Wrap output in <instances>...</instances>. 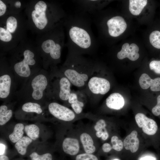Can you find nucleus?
<instances>
[{
	"instance_id": "obj_38",
	"label": "nucleus",
	"mask_w": 160,
	"mask_h": 160,
	"mask_svg": "<svg viewBox=\"0 0 160 160\" xmlns=\"http://www.w3.org/2000/svg\"><path fill=\"white\" fill-rule=\"evenodd\" d=\"M140 160H156V159L151 156H145L141 158Z\"/></svg>"
},
{
	"instance_id": "obj_20",
	"label": "nucleus",
	"mask_w": 160,
	"mask_h": 160,
	"mask_svg": "<svg viewBox=\"0 0 160 160\" xmlns=\"http://www.w3.org/2000/svg\"><path fill=\"white\" fill-rule=\"evenodd\" d=\"M80 147L78 139L74 137L65 138L62 143V148L64 152L71 155L77 154L79 151Z\"/></svg>"
},
{
	"instance_id": "obj_10",
	"label": "nucleus",
	"mask_w": 160,
	"mask_h": 160,
	"mask_svg": "<svg viewBox=\"0 0 160 160\" xmlns=\"http://www.w3.org/2000/svg\"><path fill=\"white\" fill-rule=\"evenodd\" d=\"M49 71L50 73L49 99L67 102L72 91L71 83L57 67Z\"/></svg>"
},
{
	"instance_id": "obj_2",
	"label": "nucleus",
	"mask_w": 160,
	"mask_h": 160,
	"mask_svg": "<svg viewBox=\"0 0 160 160\" xmlns=\"http://www.w3.org/2000/svg\"><path fill=\"white\" fill-rule=\"evenodd\" d=\"M8 53V57L6 59L17 87H21L32 76L43 68L42 60L36 43L26 39Z\"/></svg>"
},
{
	"instance_id": "obj_25",
	"label": "nucleus",
	"mask_w": 160,
	"mask_h": 160,
	"mask_svg": "<svg viewBox=\"0 0 160 160\" xmlns=\"http://www.w3.org/2000/svg\"><path fill=\"white\" fill-rule=\"evenodd\" d=\"M32 142V140L29 137L24 136L16 143L15 147L19 154L24 155L26 153L28 146Z\"/></svg>"
},
{
	"instance_id": "obj_16",
	"label": "nucleus",
	"mask_w": 160,
	"mask_h": 160,
	"mask_svg": "<svg viewBox=\"0 0 160 160\" xmlns=\"http://www.w3.org/2000/svg\"><path fill=\"white\" fill-rule=\"evenodd\" d=\"M77 7V10L90 15L101 10L104 1L97 0H79L73 1Z\"/></svg>"
},
{
	"instance_id": "obj_30",
	"label": "nucleus",
	"mask_w": 160,
	"mask_h": 160,
	"mask_svg": "<svg viewBox=\"0 0 160 160\" xmlns=\"http://www.w3.org/2000/svg\"><path fill=\"white\" fill-rule=\"evenodd\" d=\"M149 39L151 45L155 48L160 49V31L155 30L150 34Z\"/></svg>"
},
{
	"instance_id": "obj_19",
	"label": "nucleus",
	"mask_w": 160,
	"mask_h": 160,
	"mask_svg": "<svg viewBox=\"0 0 160 160\" xmlns=\"http://www.w3.org/2000/svg\"><path fill=\"white\" fill-rule=\"evenodd\" d=\"M125 101L122 96L117 92L111 94L106 99L105 104L109 108L119 110L121 109L124 105Z\"/></svg>"
},
{
	"instance_id": "obj_23",
	"label": "nucleus",
	"mask_w": 160,
	"mask_h": 160,
	"mask_svg": "<svg viewBox=\"0 0 160 160\" xmlns=\"http://www.w3.org/2000/svg\"><path fill=\"white\" fill-rule=\"evenodd\" d=\"M106 124L105 120L103 119L98 120L94 126L96 136L105 140L109 137V134L106 128Z\"/></svg>"
},
{
	"instance_id": "obj_36",
	"label": "nucleus",
	"mask_w": 160,
	"mask_h": 160,
	"mask_svg": "<svg viewBox=\"0 0 160 160\" xmlns=\"http://www.w3.org/2000/svg\"><path fill=\"white\" fill-rule=\"evenodd\" d=\"M112 148V146L108 143H104L102 146L103 151L105 153H108L110 151Z\"/></svg>"
},
{
	"instance_id": "obj_14",
	"label": "nucleus",
	"mask_w": 160,
	"mask_h": 160,
	"mask_svg": "<svg viewBox=\"0 0 160 160\" xmlns=\"http://www.w3.org/2000/svg\"><path fill=\"white\" fill-rule=\"evenodd\" d=\"M26 5L23 1H7L0 0V17L8 15L20 14L23 8L25 9Z\"/></svg>"
},
{
	"instance_id": "obj_32",
	"label": "nucleus",
	"mask_w": 160,
	"mask_h": 160,
	"mask_svg": "<svg viewBox=\"0 0 160 160\" xmlns=\"http://www.w3.org/2000/svg\"><path fill=\"white\" fill-rule=\"evenodd\" d=\"M31 160H52V156L49 153L41 155H39L36 152H33L30 155Z\"/></svg>"
},
{
	"instance_id": "obj_13",
	"label": "nucleus",
	"mask_w": 160,
	"mask_h": 160,
	"mask_svg": "<svg viewBox=\"0 0 160 160\" xmlns=\"http://www.w3.org/2000/svg\"><path fill=\"white\" fill-rule=\"evenodd\" d=\"M88 99L83 90H72L67 102L71 105L76 114H80L83 111L85 104Z\"/></svg>"
},
{
	"instance_id": "obj_34",
	"label": "nucleus",
	"mask_w": 160,
	"mask_h": 160,
	"mask_svg": "<svg viewBox=\"0 0 160 160\" xmlns=\"http://www.w3.org/2000/svg\"><path fill=\"white\" fill-rule=\"evenodd\" d=\"M149 66L150 69L155 73L160 75V60L151 61L149 64Z\"/></svg>"
},
{
	"instance_id": "obj_37",
	"label": "nucleus",
	"mask_w": 160,
	"mask_h": 160,
	"mask_svg": "<svg viewBox=\"0 0 160 160\" xmlns=\"http://www.w3.org/2000/svg\"><path fill=\"white\" fill-rule=\"evenodd\" d=\"M5 149V145L2 144H0V156L3 155L4 154Z\"/></svg>"
},
{
	"instance_id": "obj_11",
	"label": "nucleus",
	"mask_w": 160,
	"mask_h": 160,
	"mask_svg": "<svg viewBox=\"0 0 160 160\" xmlns=\"http://www.w3.org/2000/svg\"><path fill=\"white\" fill-rule=\"evenodd\" d=\"M17 85L13 73L6 58H1L0 68V98L9 100L14 97Z\"/></svg>"
},
{
	"instance_id": "obj_24",
	"label": "nucleus",
	"mask_w": 160,
	"mask_h": 160,
	"mask_svg": "<svg viewBox=\"0 0 160 160\" xmlns=\"http://www.w3.org/2000/svg\"><path fill=\"white\" fill-rule=\"evenodd\" d=\"M147 0H129V9L130 13L134 15H139L147 5Z\"/></svg>"
},
{
	"instance_id": "obj_4",
	"label": "nucleus",
	"mask_w": 160,
	"mask_h": 160,
	"mask_svg": "<svg viewBox=\"0 0 160 160\" xmlns=\"http://www.w3.org/2000/svg\"><path fill=\"white\" fill-rule=\"evenodd\" d=\"M64 30L63 23L47 32L38 35L35 43L45 70L56 68L60 62L62 50L65 45Z\"/></svg>"
},
{
	"instance_id": "obj_12",
	"label": "nucleus",
	"mask_w": 160,
	"mask_h": 160,
	"mask_svg": "<svg viewBox=\"0 0 160 160\" xmlns=\"http://www.w3.org/2000/svg\"><path fill=\"white\" fill-rule=\"evenodd\" d=\"M48 109L52 115L62 121H71L76 116V114L72 110L56 102H50L48 105Z\"/></svg>"
},
{
	"instance_id": "obj_29",
	"label": "nucleus",
	"mask_w": 160,
	"mask_h": 160,
	"mask_svg": "<svg viewBox=\"0 0 160 160\" xmlns=\"http://www.w3.org/2000/svg\"><path fill=\"white\" fill-rule=\"evenodd\" d=\"M24 130L26 134L30 138L35 140L39 137V129L36 125L30 124L26 125Z\"/></svg>"
},
{
	"instance_id": "obj_21",
	"label": "nucleus",
	"mask_w": 160,
	"mask_h": 160,
	"mask_svg": "<svg viewBox=\"0 0 160 160\" xmlns=\"http://www.w3.org/2000/svg\"><path fill=\"white\" fill-rule=\"evenodd\" d=\"M137 136V132L134 130L126 137L123 141L124 146L126 149L130 150L132 153L137 151L139 140Z\"/></svg>"
},
{
	"instance_id": "obj_8",
	"label": "nucleus",
	"mask_w": 160,
	"mask_h": 160,
	"mask_svg": "<svg viewBox=\"0 0 160 160\" xmlns=\"http://www.w3.org/2000/svg\"><path fill=\"white\" fill-rule=\"evenodd\" d=\"M90 15L92 22L97 29L99 39L106 33L111 37H117L123 33L127 28L125 20L120 16H113L106 19L98 12Z\"/></svg>"
},
{
	"instance_id": "obj_27",
	"label": "nucleus",
	"mask_w": 160,
	"mask_h": 160,
	"mask_svg": "<svg viewBox=\"0 0 160 160\" xmlns=\"http://www.w3.org/2000/svg\"><path fill=\"white\" fill-rule=\"evenodd\" d=\"M24 127V125L21 123L15 125L13 132L9 135V139L12 142L16 143L23 137Z\"/></svg>"
},
{
	"instance_id": "obj_5",
	"label": "nucleus",
	"mask_w": 160,
	"mask_h": 160,
	"mask_svg": "<svg viewBox=\"0 0 160 160\" xmlns=\"http://www.w3.org/2000/svg\"><path fill=\"white\" fill-rule=\"evenodd\" d=\"M84 55L68 50L65 61L59 68L72 85L79 90L85 88L98 62Z\"/></svg>"
},
{
	"instance_id": "obj_1",
	"label": "nucleus",
	"mask_w": 160,
	"mask_h": 160,
	"mask_svg": "<svg viewBox=\"0 0 160 160\" xmlns=\"http://www.w3.org/2000/svg\"><path fill=\"white\" fill-rule=\"evenodd\" d=\"M90 15L78 10L67 15L63 22L68 50L84 55L96 53L98 41L92 30Z\"/></svg>"
},
{
	"instance_id": "obj_9",
	"label": "nucleus",
	"mask_w": 160,
	"mask_h": 160,
	"mask_svg": "<svg viewBox=\"0 0 160 160\" xmlns=\"http://www.w3.org/2000/svg\"><path fill=\"white\" fill-rule=\"evenodd\" d=\"M111 87L109 81L102 76L101 65L98 61L85 88L83 90L87 95L88 99L94 102L97 101L100 96L108 93Z\"/></svg>"
},
{
	"instance_id": "obj_39",
	"label": "nucleus",
	"mask_w": 160,
	"mask_h": 160,
	"mask_svg": "<svg viewBox=\"0 0 160 160\" xmlns=\"http://www.w3.org/2000/svg\"><path fill=\"white\" fill-rule=\"evenodd\" d=\"M0 160H9V159L7 156L3 155L0 156Z\"/></svg>"
},
{
	"instance_id": "obj_7",
	"label": "nucleus",
	"mask_w": 160,
	"mask_h": 160,
	"mask_svg": "<svg viewBox=\"0 0 160 160\" xmlns=\"http://www.w3.org/2000/svg\"><path fill=\"white\" fill-rule=\"evenodd\" d=\"M50 73L43 68L30 78L14 97L26 102H39L49 99Z\"/></svg>"
},
{
	"instance_id": "obj_3",
	"label": "nucleus",
	"mask_w": 160,
	"mask_h": 160,
	"mask_svg": "<svg viewBox=\"0 0 160 160\" xmlns=\"http://www.w3.org/2000/svg\"><path fill=\"white\" fill-rule=\"evenodd\" d=\"M25 12L29 29L38 35L47 32L62 23L67 15L59 4L42 0L27 4Z\"/></svg>"
},
{
	"instance_id": "obj_26",
	"label": "nucleus",
	"mask_w": 160,
	"mask_h": 160,
	"mask_svg": "<svg viewBox=\"0 0 160 160\" xmlns=\"http://www.w3.org/2000/svg\"><path fill=\"white\" fill-rule=\"evenodd\" d=\"M23 111L27 113H34L40 114L42 112V109L40 104L37 103L26 102L22 106Z\"/></svg>"
},
{
	"instance_id": "obj_40",
	"label": "nucleus",
	"mask_w": 160,
	"mask_h": 160,
	"mask_svg": "<svg viewBox=\"0 0 160 160\" xmlns=\"http://www.w3.org/2000/svg\"><path fill=\"white\" fill-rule=\"evenodd\" d=\"M113 160H119V159H114Z\"/></svg>"
},
{
	"instance_id": "obj_33",
	"label": "nucleus",
	"mask_w": 160,
	"mask_h": 160,
	"mask_svg": "<svg viewBox=\"0 0 160 160\" xmlns=\"http://www.w3.org/2000/svg\"><path fill=\"white\" fill-rule=\"evenodd\" d=\"M76 160H98L97 157L90 153H85L77 155Z\"/></svg>"
},
{
	"instance_id": "obj_6",
	"label": "nucleus",
	"mask_w": 160,
	"mask_h": 160,
	"mask_svg": "<svg viewBox=\"0 0 160 160\" xmlns=\"http://www.w3.org/2000/svg\"><path fill=\"white\" fill-rule=\"evenodd\" d=\"M0 22V49L4 54L26 39V31L29 28L26 19L20 13L1 17Z\"/></svg>"
},
{
	"instance_id": "obj_22",
	"label": "nucleus",
	"mask_w": 160,
	"mask_h": 160,
	"mask_svg": "<svg viewBox=\"0 0 160 160\" xmlns=\"http://www.w3.org/2000/svg\"><path fill=\"white\" fill-rule=\"evenodd\" d=\"M80 139L86 153L92 154L95 151L96 147L94 145L93 139L89 134L86 132L82 133L80 135Z\"/></svg>"
},
{
	"instance_id": "obj_28",
	"label": "nucleus",
	"mask_w": 160,
	"mask_h": 160,
	"mask_svg": "<svg viewBox=\"0 0 160 160\" xmlns=\"http://www.w3.org/2000/svg\"><path fill=\"white\" fill-rule=\"evenodd\" d=\"M12 111L9 109L5 105L0 106V125H2L7 123L11 119L12 115Z\"/></svg>"
},
{
	"instance_id": "obj_18",
	"label": "nucleus",
	"mask_w": 160,
	"mask_h": 160,
	"mask_svg": "<svg viewBox=\"0 0 160 160\" xmlns=\"http://www.w3.org/2000/svg\"><path fill=\"white\" fill-rule=\"evenodd\" d=\"M139 82L140 87L143 89H147L150 87L152 91H160V77L152 79L147 74L143 73L140 77Z\"/></svg>"
},
{
	"instance_id": "obj_15",
	"label": "nucleus",
	"mask_w": 160,
	"mask_h": 160,
	"mask_svg": "<svg viewBox=\"0 0 160 160\" xmlns=\"http://www.w3.org/2000/svg\"><path fill=\"white\" fill-rule=\"evenodd\" d=\"M135 119L138 126L141 128L143 132L146 134L153 135L157 132L158 126L156 122L144 114L137 113L135 116Z\"/></svg>"
},
{
	"instance_id": "obj_35",
	"label": "nucleus",
	"mask_w": 160,
	"mask_h": 160,
	"mask_svg": "<svg viewBox=\"0 0 160 160\" xmlns=\"http://www.w3.org/2000/svg\"><path fill=\"white\" fill-rule=\"evenodd\" d=\"M152 112L154 115L156 116L160 115V94L157 96V103L152 108Z\"/></svg>"
},
{
	"instance_id": "obj_31",
	"label": "nucleus",
	"mask_w": 160,
	"mask_h": 160,
	"mask_svg": "<svg viewBox=\"0 0 160 160\" xmlns=\"http://www.w3.org/2000/svg\"><path fill=\"white\" fill-rule=\"evenodd\" d=\"M111 142L112 144V148L117 151H121L124 147L122 141L119 139L116 136H113L111 139Z\"/></svg>"
},
{
	"instance_id": "obj_17",
	"label": "nucleus",
	"mask_w": 160,
	"mask_h": 160,
	"mask_svg": "<svg viewBox=\"0 0 160 160\" xmlns=\"http://www.w3.org/2000/svg\"><path fill=\"white\" fill-rule=\"evenodd\" d=\"M139 47L135 44L132 43L129 45V43H126L122 45L121 50L117 53L116 56L119 60L127 57L130 60L134 61L139 57Z\"/></svg>"
}]
</instances>
